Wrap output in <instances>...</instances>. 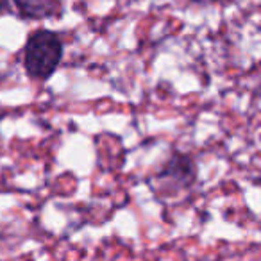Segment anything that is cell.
Here are the masks:
<instances>
[{
  "label": "cell",
  "instance_id": "6da1fadb",
  "mask_svg": "<svg viewBox=\"0 0 261 261\" xmlns=\"http://www.w3.org/2000/svg\"><path fill=\"white\" fill-rule=\"evenodd\" d=\"M61 38L52 31H36L31 34L23 50V66L31 79L34 81H47L54 75L59 63L63 59Z\"/></svg>",
  "mask_w": 261,
  "mask_h": 261
},
{
  "label": "cell",
  "instance_id": "7a4b0ae2",
  "mask_svg": "<svg viewBox=\"0 0 261 261\" xmlns=\"http://www.w3.org/2000/svg\"><path fill=\"white\" fill-rule=\"evenodd\" d=\"M197 163L190 154L185 152H172V156L167 160L156 179L163 182L167 188L181 192V190H190L197 181Z\"/></svg>",
  "mask_w": 261,
  "mask_h": 261
},
{
  "label": "cell",
  "instance_id": "3957f363",
  "mask_svg": "<svg viewBox=\"0 0 261 261\" xmlns=\"http://www.w3.org/2000/svg\"><path fill=\"white\" fill-rule=\"evenodd\" d=\"M22 18L41 20L58 16L61 13V0H15Z\"/></svg>",
  "mask_w": 261,
  "mask_h": 261
},
{
  "label": "cell",
  "instance_id": "277c9868",
  "mask_svg": "<svg viewBox=\"0 0 261 261\" xmlns=\"http://www.w3.org/2000/svg\"><path fill=\"white\" fill-rule=\"evenodd\" d=\"M9 11H11L9 0H0V13H9Z\"/></svg>",
  "mask_w": 261,
  "mask_h": 261
},
{
  "label": "cell",
  "instance_id": "5b68a950",
  "mask_svg": "<svg viewBox=\"0 0 261 261\" xmlns=\"http://www.w3.org/2000/svg\"><path fill=\"white\" fill-rule=\"evenodd\" d=\"M197 2H204V0H197Z\"/></svg>",
  "mask_w": 261,
  "mask_h": 261
}]
</instances>
